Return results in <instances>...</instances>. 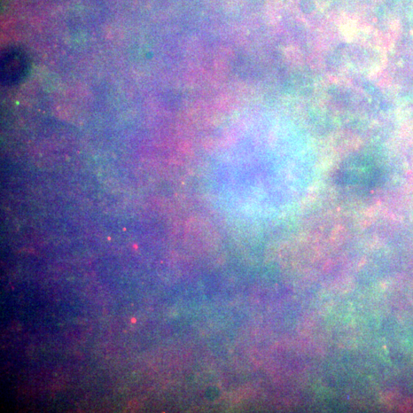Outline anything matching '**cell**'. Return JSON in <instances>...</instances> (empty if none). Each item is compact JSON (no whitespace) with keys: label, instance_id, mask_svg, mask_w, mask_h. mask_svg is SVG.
I'll use <instances>...</instances> for the list:
<instances>
[{"label":"cell","instance_id":"cell-1","mask_svg":"<svg viewBox=\"0 0 413 413\" xmlns=\"http://www.w3.org/2000/svg\"><path fill=\"white\" fill-rule=\"evenodd\" d=\"M28 69V59L20 49L10 48L3 53L1 80L3 84L13 86L20 83L27 75Z\"/></svg>","mask_w":413,"mask_h":413}]
</instances>
